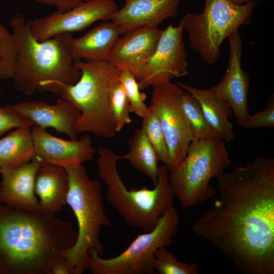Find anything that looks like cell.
<instances>
[{"instance_id":"8","label":"cell","mask_w":274,"mask_h":274,"mask_svg":"<svg viewBox=\"0 0 274 274\" xmlns=\"http://www.w3.org/2000/svg\"><path fill=\"white\" fill-rule=\"evenodd\" d=\"M260 0L237 5L228 0H204L202 12L190 13L181 19L191 47L209 64L220 58L225 39L243 25L249 23Z\"/></svg>"},{"instance_id":"16","label":"cell","mask_w":274,"mask_h":274,"mask_svg":"<svg viewBox=\"0 0 274 274\" xmlns=\"http://www.w3.org/2000/svg\"><path fill=\"white\" fill-rule=\"evenodd\" d=\"M43 162L35 156L30 161L17 167L0 169V202L16 209L41 213L35 182L37 172Z\"/></svg>"},{"instance_id":"25","label":"cell","mask_w":274,"mask_h":274,"mask_svg":"<svg viewBox=\"0 0 274 274\" xmlns=\"http://www.w3.org/2000/svg\"><path fill=\"white\" fill-rule=\"evenodd\" d=\"M109 105L117 132L132 121L129 102L119 80V74L113 80L110 87Z\"/></svg>"},{"instance_id":"11","label":"cell","mask_w":274,"mask_h":274,"mask_svg":"<svg viewBox=\"0 0 274 274\" xmlns=\"http://www.w3.org/2000/svg\"><path fill=\"white\" fill-rule=\"evenodd\" d=\"M184 28L182 22L174 26L169 24L161 30L154 53L148 61L141 79L140 89L170 81L175 78L187 75L188 63L183 40Z\"/></svg>"},{"instance_id":"26","label":"cell","mask_w":274,"mask_h":274,"mask_svg":"<svg viewBox=\"0 0 274 274\" xmlns=\"http://www.w3.org/2000/svg\"><path fill=\"white\" fill-rule=\"evenodd\" d=\"M141 128L145 132L159 161H161L168 169L169 156L168 146L157 115L151 111L147 116L143 118Z\"/></svg>"},{"instance_id":"10","label":"cell","mask_w":274,"mask_h":274,"mask_svg":"<svg viewBox=\"0 0 274 274\" xmlns=\"http://www.w3.org/2000/svg\"><path fill=\"white\" fill-rule=\"evenodd\" d=\"M149 109L158 117L164 132L169 156V172L185 158L193 140L182 111L180 98L184 92L176 83L168 81L153 85Z\"/></svg>"},{"instance_id":"2","label":"cell","mask_w":274,"mask_h":274,"mask_svg":"<svg viewBox=\"0 0 274 274\" xmlns=\"http://www.w3.org/2000/svg\"><path fill=\"white\" fill-rule=\"evenodd\" d=\"M68 221L0 202V274H51L58 255L75 244Z\"/></svg>"},{"instance_id":"35","label":"cell","mask_w":274,"mask_h":274,"mask_svg":"<svg viewBox=\"0 0 274 274\" xmlns=\"http://www.w3.org/2000/svg\"><path fill=\"white\" fill-rule=\"evenodd\" d=\"M0 96H1V93H0Z\"/></svg>"},{"instance_id":"14","label":"cell","mask_w":274,"mask_h":274,"mask_svg":"<svg viewBox=\"0 0 274 274\" xmlns=\"http://www.w3.org/2000/svg\"><path fill=\"white\" fill-rule=\"evenodd\" d=\"M31 134L35 155L45 163L64 168L73 167L91 160L96 153L88 133L79 140H66L35 125Z\"/></svg>"},{"instance_id":"13","label":"cell","mask_w":274,"mask_h":274,"mask_svg":"<svg viewBox=\"0 0 274 274\" xmlns=\"http://www.w3.org/2000/svg\"><path fill=\"white\" fill-rule=\"evenodd\" d=\"M227 39L230 49L227 66L220 82L210 89L231 108L237 124L243 126L250 116L248 105L250 78L242 68V40L239 30Z\"/></svg>"},{"instance_id":"18","label":"cell","mask_w":274,"mask_h":274,"mask_svg":"<svg viewBox=\"0 0 274 274\" xmlns=\"http://www.w3.org/2000/svg\"><path fill=\"white\" fill-rule=\"evenodd\" d=\"M20 113L30 118L35 125L46 128L52 127L58 133L78 139L75 125L80 112L70 101L59 98L53 105L40 100L23 101L13 105Z\"/></svg>"},{"instance_id":"4","label":"cell","mask_w":274,"mask_h":274,"mask_svg":"<svg viewBox=\"0 0 274 274\" xmlns=\"http://www.w3.org/2000/svg\"><path fill=\"white\" fill-rule=\"evenodd\" d=\"M97 153L98 176L107 186L108 201L128 225L144 232L153 230L174 206L175 195L167 168L164 165L159 166L157 182L153 189L144 186L128 189L117 169V162L123 159V156L104 147H99Z\"/></svg>"},{"instance_id":"34","label":"cell","mask_w":274,"mask_h":274,"mask_svg":"<svg viewBox=\"0 0 274 274\" xmlns=\"http://www.w3.org/2000/svg\"><path fill=\"white\" fill-rule=\"evenodd\" d=\"M228 1L235 4L242 5V4L246 3L249 0H228Z\"/></svg>"},{"instance_id":"7","label":"cell","mask_w":274,"mask_h":274,"mask_svg":"<svg viewBox=\"0 0 274 274\" xmlns=\"http://www.w3.org/2000/svg\"><path fill=\"white\" fill-rule=\"evenodd\" d=\"M231 163L221 139L193 140L185 158L169 173L175 196L185 208L212 198L215 191L210 185V181L224 172Z\"/></svg>"},{"instance_id":"24","label":"cell","mask_w":274,"mask_h":274,"mask_svg":"<svg viewBox=\"0 0 274 274\" xmlns=\"http://www.w3.org/2000/svg\"><path fill=\"white\" fill-rule=\"evenodd\" d=\"M180 101L193 140L219 138L206 120L198 101L192 95L183 92Z\"/></svg>"},{"instance_id":"27","label":"cell","mask_w":274,"mask_h":274,"mask_svg":"<svg viewBox=\"0 0 274 274\" xmlns=\"http://www.w3.org/2000/svg\"><path fill=\"white\" fill-rule=\"evenodd\" d=\"M154 267L159 274H198V266L195 262L178 260L175 256L163 247L155 253Z\"/></svg>"},{"instance_id":"6","label":"cell","mask_w":274,"mask_h":274,"mask_svg":"<svg viewBox=\"0 0 274 274\" xmlns=\"http://www.w3.org/2000/svg\"><path fill=\"white\" fill-rule=\"evenodd\" d=\"M74 63L81 71L79 79L74 84L62 86L58 93L80 112L75 125L77 133L113 138L116 132L110 108L109 92L120 71L108 61L79 60Z\"/></svg>"},{"instance_id":"32","label":"cell","mask_w":274,"mask_h":274,"mask_svg":"<svg viewBox=\"0 0 274 274\" xmlns=\"http://www.w3.org/2000/svg\"><path fill=\"white\" fill-rule=\"evenodd\" d=\"M39 3L56 7L57 11L65 12L88 0H35Z\"/></svg>"},{"instance_id":"31","label":"cell","mask_w":274,"mask_h":274,"mask_svg":"<svg viewBox=\"0 0 274 274\" xmlns=\"http://www.w3.org/2000/svg\"><path fill=\"white\" fill-rule=\"evenodd\" d=\"M243 126L247 128L273 127L274 99L273 95L267 100L265 109L254 115H250Z\"/></svg>"},{"instance_id":"33","label":"cell","mask_w":274,"mask_h":274,"mask_svg":"<svg viewBox=\"0 0 274 274\" xmlns=\"http://www.w3.org/2000/svg\"><path fill=\"white\" fill-rule=\"evenodd\" d=\"M64 253L57 256L53 261L51 265V274H70Z\"/></svg>"},{"instance_id":"29","label":"cell","mask_w":274,"mask_h":274,"mask_svg":"<svg viewBox=\"0 0 274 274\" xmlns=\"http://www.w3.org/2000/svg\"><path fill=\"white\" fill-rule=\"evenodd\" d=\"M17 46L14 36L0 23V78L11 73L16 62Z\"/></svg>"},{"instance_id":"1","label":"cell","mask_w":274,"mask_h":274,"mask_svg":"<svg viewBox=\"0 0 274 274\" xmlns=\"http://www.w3.org/2000/svg\"><path fill=\"white\" fill-rule=\"evenodd\" d=\"M219 197L193 232L245 274H274V159L252 162L217 178Z\"/></svg>"},{"instance_id":"20","label":"cell","mask_w":274,"mask_h":274,"mask_svg":"<svg viewBox=\"0 0 274 274\" xmlns=\"http://www.w3.org/2000/svg\"><path fill=\"white\" fill-rule=\"evenodd\" d=\"M120 35L115 24L106 21L93 27L83 36L73 38L71 47L74 60L108 61Z\"/></svg>"},{"instance_id":"12","label":"cell","mask_w":274,"mask_h":274,"mask_svg":"<svg viewBox=\"0 0 274 274\" xmlns=\"http://www.w3.org/2000/svg\"><path fill=\"white\" fill-rule=\"evenodd\" d=\"M118 10L114 0H88L65 12L56 10L30 19L31 33L42 41L58 34L81 31L96 21L111 19Z\"/></svg>"},{"instance_id":"5","label":"cell","mask_w":274,"mask_h":274,"mask_svg":"<svg viewBox=\"0 0 274 274\" xmlns=\"http://www.w3.org/2000/svg\"><path fill=\"white\" fill-rule=\"evenodd\" d=\"M64 168L69 181L66 203L76 217L78 231L75 245L64 254L70 274H81L87 269L91 251L103 256L99 235L101 228L110 225V221L105 212L99 182L89 178L83 164Z\"/></svg>"},{"instance_id":"22","label":"cell","mask_w":274,"mask_h":274,"mask_svg":"<svg viewBox=\"0 0 274 274\" xmlns=\"http://www.w3.org/2000/svg\"><path fill=\"white\" fill-rule=\"evenodd\" d=\"M35 156L31 127L15 129L0 139V169L17 167Z\"/></svg>"},{"instance_id":"19","label":"cell","mask_w":274,"mask_h":274,"mask_svg":"<svg viewBox=\"0 0 274 274\" xmlns=\"http://www.w3.org/2000/svg\"><path fill=\"white\" fill-rule=\"evenodd\" d=\"M68 187V175L64 167L43 162L37 172L35 182L40 212L55 215L60 211L66 203Z\"/></svg>"},{"instance_id":"3","label":"cell","mask_w":274,"mask_h":274,"mask_svg":"<svg viewBox=\"0 0 274 274\" xmlns=\"http://www.w3.org/2000/svg\"><path fill=\"white\" fill-rule=\"evenodd\" d=\"M30 20L18 14L10 22L17 46L15 87L26 96L36 91L58 93L62 86L75 84L81 76L71 53L73 37L64 33L38 41Z\"/></svg>"},{"instance_id":"30","label":"cell","mask_w":274,"mask_h":274,"mask_svg":"<svg viewBox=\"0 0 274 274\" xmlns=\"http://www.w3.org/2000/svg\"><path fill=\"white\" fill-rule=\"evenodd\" d=\"M33 125L34 122L18 111L13 105L0 107V136L12 129Z\"/></svg>"},{"instance_id":"28","label":"cell","mask_w":274,"mask_h":274,"mask_svg":"<svg viewBox=\"0 0 274 274\" xmlns=\"http://www.w3.org/2000/svg\"><path fill=\"white\" fill-rule=\"evenodd\" d=\"M119 80L129 104L130 113L144 118L151 111L145 103L147 95L140 91L138 82L134 76L126 70L120 71Z\"/></svg>"},{"instance_id":"15","label":"cell","mask_w":274,"mask_h":274,"mask_svg":"<svg viewBox=\"0 0 274 274\" xmlns=\"http://www.w3.org/2000/svg\"><path fill=\"white\" fill-rule=\"evenodd\" d=\"M158 27L132 29L119 38L108 62L119 71L130 72L139 81L154 53L160 36Z\"/></svg>"},{"instance_id":"21","label":"cell","mask_w":274,"mask_h":274,"mask_svg":"<svg viewBox=\"0 0 274 274\" xmlns=\"http://www.w3.org/2000/svg\"><path fill=\"white\" fill-rule=\"evenodd\" d=\"M177 84L198 102L202 113L219 138L225 142L235 138L233 125L229 118L232 115L231 108L222 101L211 89H199L180 82Z\"/></svg>"},{"instance_id":"23","label":"cell","mask_w":274,"mask_h":274,"mask_svg":"<svg viewBox=\"0 0 274 274\" xmlns=\"http://www.w3.org/2000/svg\"><path fill=\"white\" fill-rule=\"evenodd\" d=\"M128 144L129 151L123 156V159L149 177L155 185L158 179L159 160L144 130L142 128L136 129Z\"/></svg>"},{"instance_id":"17","label":"cell","mask_w":274,"mask_h":274,"mask_svg":"<svg viewBox=\"0 0 274 274\" xmlns=\"http://www.w3.org/2000/svg\"><path fill=\"white\" fill-rule=\"evenodd\" d=\"M123 7L111 18L121 35L144 26L158 27L175 16L182 0H124Z\"/></svg>"},{"instance_id":"9","label":"cell","mask_w":274,"mask_h":274,"mask_svg":"<svg viewBox=\"0 0 274 274\" xmlns=\"http://www.w3.org/2000/svg\"><path fill=\"white\" fill-rule=\"evenodd\" d=\"M179 222V213L173 206L153 230L139 234L119 255L104 258L95 251H91L87 269L92 274L154 273L155 252L172 243Z\"/></svg>"}]
</instances>
